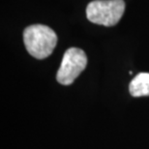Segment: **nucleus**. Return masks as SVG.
I'll return each instance as SVG.
<instances>
[{"label":"nucleus","mask_w":149,"mask_h":149,"mask_svg":"<svg viewBox=\"0 0 149 149\" xmlns=\"http://www.w3.org/2000/svg\"><path fill=\"white\" fill-rule=\"evenodd\" d=\"M23 41L29 54L37 59H45L56 47L57 36L49 26L33 24L23 31Z\"/></svg>","instance_id":"obj_1"},{"label":"nucleus","mask_w":149,"mask_h":149,"mask_svg":"<svg viewBox=\"0 0 149 149\" xmlns=\"http://www.w3.org/2000/svg\"><path fill=\"white\" fill-rule=\"evenodd\" d=\"M124 11L123 0H94L86 8V17L96 24L113 26L121 19Z\"/></svg>","instance_id":"obj_2"},{"label":"nucleus","mask_w":149,"mask_h":149,"mask_svg":"<svg viewBox=\"0 0 149 149\" xmlns=\"http://www.w3.org/2000/svg\"><path fill=\"white\" fill-rule=\"evenodd\" d=\"M87 65V56L82 49L70 47L65 52L61 65L57 71L56 79L60 84L70 85Z\"/></svg>","instance_id":"obj_3"},{"label":"nucleus","mask_w":149,"mask_h":149,"mask_svg":"<svg viewBox=\"0 0 149 149\" xmlns=\"http://www.w3.org/2000/svg\"><path fill=\"white\" fill-rule=\"evenodd\" d=\"M133 97L149 96V73H139L132 79L129 85Z\"/></svg>","instance_id":"obj_4"}]
</instances>
